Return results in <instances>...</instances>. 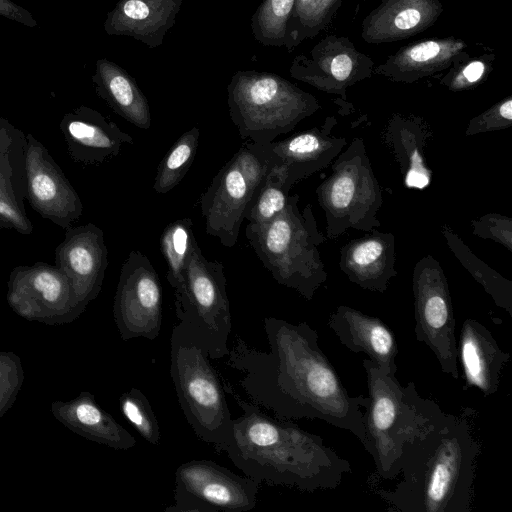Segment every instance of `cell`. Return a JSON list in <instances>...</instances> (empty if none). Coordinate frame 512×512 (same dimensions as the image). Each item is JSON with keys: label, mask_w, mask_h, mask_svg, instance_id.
Wrapping results in <instances>:
<instances>
[{"label": "cell", "mask_w": 512, "mask_h": 512, "mask_svg": "<svg viewBox=\"0 0 512 512\" xmlns=\"http://www.w3.org/2000/svg\"><path fill=\"white\" fill-rule=\"evenodd\" d=\"M72 161L102 165L117 157L133 138L99 111L80 105L65 113L59 124Z\"/></svg>", "instance_id": "18"}, {"label": "cell", "mask_w": 512, "mask_h": 512, "mask_svg": "<svg viewBox=\"0 0 512 512\" xmlns=\"http://www.w3.org/2000/svg\"><path fill=\"white\" fill-rule=\"evenodd\" d=\"M200 129L196 126L184 132L160 161L153 189L168 193L184 178L192 165L199 144Z\"/></svg>", "instance_id": "33"}, {"label": "cell", "mask_w": 512, "mask_h": 512, "mask_svg": "<svg viewBox=\"0 0 512 512\" xmlns=\"http://www.w3.org/2000/svg\"><path fill=\"white\" fill-rule=\"evenodd\" d=\"M325 126L326 123L320 129L268 144L275 161L285 169L290 189L296 182L324 168L345 145V139L330 136Z\"/></svg>", "instance_id": "25"}, {"label": "cell", "mask_w": 512, "mask_h": 512, "mask_svg": "<svg viewBox=\"0 0 512 512\" xmlns=\"http://www.w3.org/2000/svg\"><path fill=\"white\" fill-rule=\"evenodd\" d=\"M162 287L149 258L132 250L121 266L113 301V317L123 341L154 340L162 325Z\"/></svg>", "instance_id": "13"}, {"label": "cell", "mask_w": 512, "mask_h": 512, "mask_svg": "<svg viewBox=\"0 0 512 512\" xmlns=\"http://www.w3.org/2000/svg\"><path fill=\"white\" fill-rule=\"evenodd\" d=\"M372 58L347 36L329 34L308 52L295 56L289 73L317 90L346 99V91L374 74Z\"/></svg>", "instance_id": "14"}, {"label": "cell", "mask_w": 512, "mask_h": 512, "mask_svg": "<svg viewBox=\"0 0 512 512\" xmlns=\"http://www.w3.org/2000/svg\"><path fill=\"white\" fill-rule=\"evenodd\" d=\"M443 234L463 266L492 297L495 304L512 316V282L479 260L449 228Z\"/></svg>", "instance_id": "31"}, {"label": "cell", "mask_w": 512, "mask_h": 512, "mask_svg": "<svg viewBox=\"0 0 512 512\" xmlns=\"http://www.w3.org/2000/svg\"><path fill=\"white\" fill-rule=\"evenodd\" d=\"M2 229L30 235L33 232V224L25 212L0 193V230Z\"/></svg>", "instance_id": "41"}, {"label": "cell", "mask_w": 512, "mask_h": 512, "mask_svg": "<svg viewBox=\"0 0 512 512\" xmlns=\"http://www.w3.org/2000/svg\"><path fill=\"white\" fill-rule=\"evenodd\" d=\"M362 365L368 388L362 445L372 456L377 474L392 480L400 474L403 445L425 433L444 412L435 401L421 397L413 382L402 386L395 374L368 358Z\"/></svg>", "instance_id": "4"}, {"label": "cell", "mask_w": 512, "mask_h": 512, "mask_svg": "<svg viewBox=\"0 0 512 512\" xmlns=\"http://www.w3.org/2000/svg\"><path fill=\"white\" fill-rule=\"evenodd\" d=\"M417 127L406 120L400 119L391 122L386 133V141L393 148L405 172V184L409 188L423 189L431 181V170L424 162L420 151L423 138L418 140L415 133Z\"/></svg>", "instance_id": "29"}, {"label": "cell", "mask_w": 512, "mask_h": 512, "mask_svg": "<svg viewBox=\"0 0 512 512\" xmlns=\"http://www.w3.org/2000/svg\"><path fill=\"white\" fill-rule=\"evenodd\" d=\"M298 195L288 197L284 210L271 221L247 224L245 235L263 266L279 284L311 300L327 273L317 246L324 241L311 206L298 208Z\"/></svg>", "instance_id": "5"}, {"label": "cell", "mask_w": 512, "mask_h": 512, "mask_svg": "<svg viewBox=\"0 0 512 512\" xmlns=\"http://www.w3.org/2000/svg\"><path fill=\"white\" fill-rule=\"evenodd\" d=\"M363 1H367V0H363Z\"/></svg>", "instance_id": "43"}, {"label": "cell", "mask_w": 512, "mask_h": 512, "mask_svg": "<svg viewBox=\"0 0 512 512\" xmlns=\"http://www.w3.org/2000/svg\"><path fill=\"white\" fill-rule=\"evenodd\" d=\"M444 11L442 0H381L361 23L369 44L408 39L432 27Z\"/></svg>", "instance_id": "19"}, {"label": "cell", "mask_w": 512, "mask_h": 512, "mask_svg": "<svg viewBox=\"0 0 512 512\" xmlns=\"http://www.w3.org/2000/svg\"><path fill=\"white\" fill-rule=\"evenodd\" d=\"M286 180L285 169L275 161L245 216L249 224L267 223L284 210L290 190Z\"/></svg>", "instance_id": "34"}, {"label": "cell", "mask_w": 512, "mask_h": 512, "mask_svg": "<svg viewBox=\"0 0 512 512\" xmlns=\"http://www.w3.org/2000/svg\"><path fill=\"white\" fill-rule=\"evenodd\" d=\"M415 337L434 353L443 373L459 378L456 320L448 282L431 257L416 264L413 273Z\"/></svg>", "instance_id": "11"}, {"label": "cell", "mask_w": 512, "mask_h": 512, "mask_svg": "<svg viewBox=\"0 0 512 512\" xmlns=\"http://www.w3.org/2000/svg\"><path fill=\"white\" fill-rule=\"evenodd\" d=\"M0 16L28 27L37 25V21L31 12L12 0H0Z\"/></svg>", "instance_id": "42"}, {"label": "cell", "mask_w": 512, "mask_h": 512, "mask_svg": "<svg viewBox=\"0 0 512 512\" xmlns=\"http://www.w3.org/2000/svg\"><path fill=\"white\" fill-rule=\"evenodd\" d=\"M473 233L483 238H491L505 245L509 251L511 248L512 221L509 218L497 214H489L478 221H473Z\"/></svg>", "instance_id": "40"}, {"label": "cell", "mask_w": 512, "mask_h": 512, "mask_svg": "<svg viewBox=\"0 0 512 512\" xmlns=\"http://www.w3.org/2000/svg\"><path fill=\"white\" fill-rule=\"evenodd\" d=\"M192 227L190 218L178 219L169 223L160 237V250L167 264L166 279L174 291L183 283L185 269L196 241Z\"/></svg>", "instance_id": "32"}, {"label": "cell", "mask_w": 512, "mask_h": 512, "mask_svg": "<svg viewBox=\"0 0 512 512\" xmlns=\"http://www.w3.org/2000/svg\"><path fill=\"white\" fill-rule=\"evenodd\" d=\"M92 83L96 94L120 117L147 130L151 126L148 100L134 77L106 58L96 61Z\"/></svg>", "instance_id": "27"}, {"label": "cell", "mask_w": 512, "mask_h": 512, "mask_svg": "<svg viewBox=\"0 0 512 512\" xmlns=\"http://www.w3.org/2000/svg\"><path fill=\"white\" fill-rule=\"evenodd\" d=\"M343 0H295L287 23L284 46L292 52L329 27Z\"/></svg>", "instance_id": "30"}, {"label": "cell", "mask_w": 512, "mask_h": 512, "mask_svg": "<svg viewBox=\"0 0 512 512\" xmlns=\"http://www.w3.org/2000/svg\"><path fill=\"white\" fill-rule=\"evenodd\" d=\"M494 61V54L470 56L464 51L447 69L448 72L440 79V84L453 92L472 89L488 77Z\"/></svg>", "instance_id": "36"}, {"label": "cell", "mask_w": 512, "mask_h": 512, "mask_svg": "<svg viewBox=\"0 0 512 512\" xmlns=\"http://www.w3.org/2000/svg\"><path fill=\"white\" fill-rule=\"evenodd\" d=\"M275 162L268 144L246 142L218 171L200 198L206 233L231 248L245 216Z\"/></svg>", "instance_id": "9"}, {"label": "cell", "mask_w": 512, "mask_h": 512, "mask_svg": "<svg viewBox=\"0 0 512 512\" xmlns=\"http://www.w3.org/2000/svg\"><path fill=\"white\" fill-rule=\"evenodd\" d=\"M342 271L363 289L383 293L397 272L394 269L393 235H375L353 240L341 252Z\"/></svg>", "instance_id": "26"}, {"label": "cell", "mask_w": 512, "mask_h": 512, "mask_svg": "<svg viewBox=\"0 0 512 512\" xmlns=\"http://www.w3.org/2000/svg\"><path fill=\"white\" fill-rule=\"evenodd\" d=\"M479 454L465 415L444 413L425 433L403 445L401 480L376 493L394 511L471 512Z\"/></svg>", "instance_id": "3"}, {"label": "cell", "mask_w": 512, "mask_h": 512, "mask_svg": "<svg viewBox=\"0 0 512 512\" xmlns=\"http://www.w3.org/2000/svg\"><path fill=\"white\" fill-rule=\"evenodd\" d=\"M258 481L210 460H191L175 471L174 504L169 512H243L255 508Z\"/></svg>", "instance_id": "12"}, {"label": "cell", "mask_w": 512, "mask_h": 512, "mask_svg": "<svg viewBox=\"0 0 512 512\" xmlns=\"http://www.w3.org/2000/svg\"><path fill=\"white\" fill-rule=\"evenodd\" d=\"M512 124V98L496 103L488 110L473 118L466 130L467 135L503 129Z\"/></svg>", "instance_id": "39"}, {"label": "cell", "mask_w": 512, "mask_h": 512, "mask_svg": "<svg viewBox=\"0 0 512 512\" xmlns=\"http://www.w3.org/2000/svg\"><path fill=\"white\" fill-rule=\"evenodd\" d=\"M268 351L237 336L227 365L242 373L239 386L252 403L281 420L319 419L347 430L363 443L368 397L348 393L307 322L264 318Z\"/></svg>", "instance_id": "1"}, {"label": "cell", "mask_w": 512, "mask_h": 512, "mask_svg": "<svg viewBox=\"0 0 512 512\" xmlns=\"http://www.w3.org/2000/svg\"><path fill=\"white\" fill-rule=\"evenodd\" d=\"M183 0H119L108 12L104 31L110 36H129L149 48L163 44L176 21Z\"/></svg>", "instance_id": "22"}, {"label": "cell", "mask_w": 512, "mask_h": 512, "mask_svg": "<svg viewBox=\"0 0 512 512\" xmlns=\"http://www.w3.org/2000/svg\"><path fill=\"white\" fill-rule=\"evenodd\" d=\"M53 417L70 431L115 450H128L136 440L111 414L98 405L89 391L68 400L51 403Z\"/></svg>", "instance_id": "24"}, {"label": "cell", "mask_w": 512, "mask_h": 512, "mask_svg": "<svg viewBox=\"0 0 512 512\" xmlns=\"http://www.w3.org/2000/svg\"><path fill=\"white\" fill-rule=\"evenodd\" d=\"M242 415L232 420L230 438L223 452L244 475L259 483L281 485L304 492L336 489L352 471L323 439L290 420L267 415L242 399L224 383Z\"/></svg>", "instance_id": "2"}, {"label": "cell", "mask_w": 512, "mask_h": 512, "mask_svg": "<svg viewBox=\"0 0 512 512\" xmlns=\"http://www.w3.org/2000/svg\"><path fill=\"white\" fill-rule=\"evenodd\" d=\"M26 134L0 116V193L26 213Z\"/></svg>", "instance_id": "28"}, {"label": "cell", "mask_w": 512, "mask_h": 512, "mask_svg": "<svg viewBox=\"0 0 512 512\" xmlns=\"http://www.w3.org/2000/svg\"><path fill=\"white\" fill-rule=\"evenodd\" d=\"M295 0H263L251 17V31L263 46L283 47Z\"/></svg>", "instance_id": "35"}, {"label": "cell", "mask_w": 512, "mask_h": 512, "mask_svg": "<svg viewBox=\"0 0 512 512\" xmlns=\"http://www.w3.org/2000/svg\"><path fill=\"white\" fill-rule=\"evenodd\" d=\"M7 303L18 316L46 325L73 322L69 281L56 266L45 262L12 269L7 281Z\"/></svg>", "instance_id": "15"}, {"label": "cell", "mask_w": 512, "mask_h": 512, "mask_svg": "<svg viewBox=\"0 0 512 512\" xmlns=\"http://www.w3.org/2000/svg\"><path fill=\"white\" fill-rule=\"evenodd\" d=\"M229 116L242 140L269 144L320 108L317 99L272 72L239 70L227 86Z\"/></svg>", "instance_id": "6"}, {"label": "cell", "mask_w": 512, "mask_h": 512, "mask_svg": "<svg viewBox=\"0 0 512 512\" xmlns=\"http://www.w3.org/2000/svg\"><path fill=\"white\" fill-rule=\"evenodd\" d=\"M123 416L136 429L141 437L152 445L160 442V427L149 400L137 388H131L119 398Z\"/></svg>", "instance_id": "37"}, {"label": "cell", "mask_w": 512, "mask_h": 512, "mask_svg": "<svg viewBox=\"0 0 512 512\" xmlns=\"http://www.w3.org/2000/svg\"><path fill=\"white\" fill-rule=\"evenodd\" d=\"M26 138V199L42 218L66 229L83 213L81 198L43 143L31 133Z\"/></svg>", "instance_id": "17"}, {"label": "cell", "mask_w": 512, "mask_h": 512, "mask_svg": "<svg viewBox=\"0 0 512 512\" xmlns=\"http://www.w3.org/2000/svg\"><path fill=\"white\" fill-rule=\"evenodd\" d=\"M170 346V374L181 410L197 437L223 452L233 420L224 383L206 349L179 323Z\"/></svg>", "instance_id": "7"}, {"label": "cell", "mask_w": 512, "mask_h": 512, "mask_svg": "<svg viewBox=\"0 0 512 512\" xmlns=\"http://www.w3.org/2000/svg\"><path fill=\"white\" fill-rule=\"evenodd\" d=\"M467 48L454 36L423 39L400 47L373 72L393 82L413 83L447 70Z\"/></svg>", "instance_id": "21"}, {"label": "cell", "mask_w": 512, "mask_h": 512, "mask_svg": "<svg viewBox=\"0 0 512 512\" xmlns=\"http://www.w3.org/2000/svg\"><path fill=\"white\" fill-rule=\"evenodd\" d=\"M457 346L464 375L463 390L477 388L484 396L495 394L510 354L500 348L485 325L471 318L463 322Z\"/></svg>", "instance_id": "23"}, {"label": "cell", "mask_w": 512, "mask_h": 512, "mask_svg": "<svg viewBox=\"0 0 512 512\" xmlns=\"http://www.w3.org/2000/svg\"><path fill=\"white\" fill-rule=\"evenodd\" d=\"M317 193L329 237H338L349 227L369 230L379 226L374 215L382 197L359 139L336 161L333 173Z\"/></svg>", "instance_id": "10"}, {"label": "cell", "mask_w": 512, "mask_h": 512, "mask_svg": "<svg viewBox=\"0 0 512 512\" xmlns=\"http://www.w3.org/2000/svg\"><path fill=\"white\" fill-rule=\"evenodd\" d=\"M55 265L67 277L76 320L101 291L108 267V249L101 228L93 223L65 229L55 249Z\"/></svg>", "instance_id": "16"}, {"label": "cell", "mask_w": 512, "mask_h": 512, "mask_svg": "<svg viewBox=\"0 0 512 512\" xmlns=\"http://www.w3.org/2000/svg\"><path fill=\"white\" fill-rule=\"evenodd\" d=\"M329 328L354 353H365L385 372L396 374L399 352L393 331L379 318L341 305L330 315Z\"/></svg>", "instance_id": "20"}, {"label": "cell", "mask_w": 512, "mask_h": 512, "mask_svg": "<svg viewBox=\"0 0 512 512\" xmlns=\"http://www.w3.org/2000/svg\"><path fill=\"white\" fill-rule=\"evenodd\" d=\"M24 378L20 357L11 351H0V419L15 403Z\"/></svg>", "instance_id": "38"}, {"label": "cell", "mask_w": 512, "mask_h": 512, "mask_svg": "<svg viewBox=\"0 0 512 512\" xmlns=\"http://www.w3.org/2000/svg\"><path fill=\"white\" fill-rule=\"evenodd\" d=\"M226 287L223 264L208 260L196 240L183 283L174 291L175 313L178 323L213 360L221 359L229 352L232 321Z\"/></svg>", "instance_id": "8"}]
</instances>
